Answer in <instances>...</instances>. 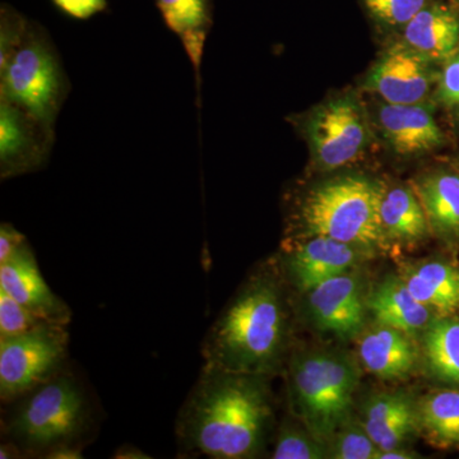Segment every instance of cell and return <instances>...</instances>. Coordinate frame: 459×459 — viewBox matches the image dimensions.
<instances>
[{
	"label": "cell",
	"instance_id": "1",
	"mask_svg": "<svg viewBox=\"0 0 459 459\" xmlns=\"http://www.w3.org/2000/svg\"><path fill=\"white\" fill-rule=\"evenodd\" d=\"M263 377L204 364L178 413L180 452L188 457H255L272 415Z\"/></svg>",
	"mask_w": 459,
	"mask_h": 459
},
{
	"label": "cell",
	"instance_id": "2",
	"mask_svg": "<svg viewBox=\"0 0 459 459\" xmlns=\"http://www.w3.org/2000/svg\"><path fill=\"white\" fill-rule=\"evenodd\" d=\"M286 314L273 277L250 280L223 310L202 344L205 365L265 376L282 351Z\"/></svg>",
	"mask_w": 459,
	"mask_h": 459
},
{
	"label": "cell",
	"instance_id": "3",
	"mask_svg": "<svg viewBox=\"0 0 459 459\" xmlns=\"http://www.w3.org/2000/svg\"><path fill=\"white\" fill-rule=\"evenodd\" d=\"M16 402L3 421V435L20 448L23 457L44 458L57 446H81L92 424L86 389L66 369Z\"/></svg>",
	"mask_w": 459,
	"mask_h": 459
},
{
	"label": "cell",
	"instance_id": "4",
	"mask_svg": "<svg viewBox=\"0 0 459 459\" xmlns=\"http://www.w3.org/2000/svg\"><path fill=\"white\" fill-rule=\"evenodd\" d=\"M382 186L359 177L340 178L322 184L305 197L300 221L309 237H325L373 247L386 238L380 220Z\"/></svg>",
	"mask_w": 459,
	"mask_h": 459
},
{
	"label": "cell",
	"instance_id": "5",
	"mask_svg": "<svg viewBox=\"0 0 459 459\" xmlns=\"http://www.w3.org/2000/svg\"><path fill=\"white\" fill-rule=\"evenodd\" d=\"M71 89L49 32L30 20L20 44L0 60V98L56 126Z\"/></svg>",
	"mask_w": 459,
	"mask_h": 459
},
{
	"label": "cell",
	"instance_id": "6",
	"mask_svg": "<svg viewBox=\"0 0 459 459\" xmlns=\"http://www.w3.org/2000/svg\"><path fill=\"white\" fill-rule=\"evenodd\" d=\"M359 370L336 353L303 356L292 365L291 394L299 416L319 442L332 439L346 424Z\"/></svg>",
	"mask_w": 459,
	"mask_h": 459
},
{
	"label": "cell",
	"instance_id": "7",
	"mask_svg": "<svg viewBox=\"0 0 459 459\" xmlns=\"http://www.w3.org/2000/svg\"><path fill=\"white\" fill-rule=\"evenodd\" d=\"M65 325L45 323L21 336L0 338V400H20L66 369Z\"/></svg>",
	"mask_w": 459,
	"mask_h": 459
},
{
	"label": "cell",
	"instance_id": "8",
	"mask_svg": "<svg viewBox=\"0 0 459 459\" xmlns=\"http://www.w3.org/2000/svg\"><path fill=\"white\" fill-rule=\"evenodd\" d=\"M56 144V126L0 98V178L44 169Z\"/></svg>",
	"mask_w": 459,
	"mask_h": 459
},
{
	"label": "cell",
	"instance_id": "9",
	"mask_svg": "<svg viewBox=\"0 0 459 459\" xmlns=\"http://www.w3.org/2000/svg\"><path fill=\"white\" fill-rule=\"evenodd\" d=\"M307 132L314 157L325 170L355 161L368 140L364 117L351 98L334 99L316 108Z\"/></svg>",
	"mask_w": 459,
	"mask_h": 459
},
{
	"label": "cell",
	"instance_id": "10",
	"mask_svg": "<svg viewBox=\"0 0 459 459\" xmlns=\"http://www.w3.org/2000/svg\"><path fill=\"white\" fill-rule=\"evenodd\" d=\"M0 289L44 322L65 327L71 323L74 312L42 277L29 243L0 264Z\"/></svg>",
	"mask_w": 459,
	"mask_h": 459
},
{
	"label": "cell",
	"instance_id": "11",
	"mask_svg": "<svg viewBox=\"0 0 459 459\" xmlns=\"http://www.w3.org/2000/svg\"><path fill=\"white\" fill-rule=\"evenodd\" d=\"M427 57L407 44H395L377 60L368 77V89L386 104H420L431 87Z\"/></svg>",
	"mask_w": 459,
	"mask_h": 459
},
{
	"label": "cell",
	"instance_id": "12",
	"mask_svg": "<svg viewBox=\"0 0 459 459\" xmlns=\"http://www.w3.org/2000/svg\"><path fill=\"white\" fill-rule=\"evenodd\" d=\"M307 307L322 331L340 337L358 334L364 325L360 285L351 274L341 273L307 292Z\"/></svg>",
	"mask_w": 459,
	"mask_h": 459
},
{
	"label": "cell",
	"instance_id": "13",
	"mask_svg": "<svg viewBox=\"0 0 459 459\" xmlns=\"http://www.w3.org/2000/svg\"><path fill=\"white\" fill-rule=\"evenodd\" d=\"M362 247L325 237H310L287 256V270L295 285L309 292L319 283L351 268L360 259Z\"/></svg>",
	"mask_w": 459,
	"mask_h": 459
},
{
	"label": "cell",
	"instance_id": "14",
	"mask_svg": "<svg viewBox=\"0 0 459 459\" xmlns=\"http://www.w3.org/2000/svg\"><path fill=\"white\" fill-rule=\"evenodd\" d=\"M379 124L386 141L401 155L428 152L444 142L430 110L419 104H386L380 108Z\"/></svg>",
	"mask_w": 459,
	"mask_h": 459
},
{
	"label": "cell",
	"instance_id": "15",
	"mask_svg": "<svg viewBox=\"0 0 459 459\" xmlns=\"http://www.w3.org/2000/svg\"><path fill=\"white\" fill-rule=\"evenodd\" d=\"M404 41L430 60H446L459 50V16L444 4H428L404 26Z\"/></svg>",
	"mask_w": 459,
	"mask_h": 459
},
{
	"label": "cell",
	"instance_id": "16",
	"mask_svg": "<svg viewBox=\"0 0 459 459\" xmlns=\"http://www.w3.org/2000/svg\"><path fill=\"white\" fill-rule=\"evenodd\" d=\"M364 428L379 452L401 448L420 429L418 407L406 394L376 395L365 409Z\"/></svg>",
	"mask_w": 459,
	"mask_h": 459
},
{
	"label": "cell",
	"instance_id": "17",
	"mask_svg": "<svg viewBox=\"0 0 459 459\" xmlns=\"http://www.w3.org/2000/svg\"><path fill=\"white\" fill-rule=\"evenodd\" d=\"M166 27L178 36L201 86L204 45L213 23L212 0H155Z\"/></svg>",
	"mask_w": 459,
	"mask_h": 459
},
{
	"label": "cell",
	"instance_id": "18",
	"mask_svg": "<svg viewBox=\"0 0 459 459\" xmlns=\"http://www.w3.org/2000/svg\"><path fill=\"white\" fill-rule=\"evenodd\" d=\"M362 364L382 379H402L413 370L419 351L409 334L379 325L365 334L359 343Z\"/></svg>",
	"mask_w": 459,
	"mask_h": 459
},
{
	"label": "cell",
	"instance_id": "19",
	"mask_svg": "<svg viewBox=\"0 0 459 459\" xmlns=\"http://www.w3.org/2000/svg\"><path fill=\"white\" fill-rule=\"evenodd\" d=\"M368 307L379 325L397 329L409 336L428 328L433 313L411 294L402 277L380 283L368 299Z\"/></svg>",
	"mask_w": 459,
	"mask_h": 459
},
{
	"label": "cell",
	"instance_id": "20",
	"mask_svg": "<svg viewBox=\"0 0 459 459\" xmlns=\"http://www.w3.org/2000/svg\"><path fill=\"white\" fill-rule=\"evenodd\" d=\"M411 294L437 316L459 312V268L446 262H425L402 277Z\"/></svg>",
	"mask_w": 459,
	"mask_h": 459
},
{
	"label": "cell",
	"instance_id": "21",
	"mask_svg": "<svg viewBox=\"0 0 459 459\" xmlns=\"http://www.w3.org/2000/svg\"><path fill=\"white\" fill-rule=\"evenodd\" d=\"M416 195L427 213L429 225L446 243L459 241V177L440 172L425 178Z\"/></svg>",
	"mask_w": 459,
	"mask_h": 459
},
{
	"label": "cell",
	"instance_id": "22",
	"mask_svg": "<svg viewBox=\"0 0 459 459\" xmlns=\"http://www.w3.org/2000/svg\"><path fill=\"white\" fill-rule=\"evenodd\" d=\"M380 220L386 240L404 244L422 240L430 230L418 195L402 186L383 192Z\"/></svg>",
	"mask_w": 459,
	"mask_h": 459
},
{
	"label": "cell",
	"instance_id": "23",
	"mask_svg": "<svg viewBox=\"0 0 459 459\" xmlns=\"http://www.w3.org/2000/svg\"><path fill=\"white\" fill-rule=\"evenodd\" d=\"M418 410L420 429L429 442L437 448H459V391L433 392Z\"/></svg>",
	"mask_w": 459,
	"mask_h": 459
},
{
	"label": "cell",
	"instance_id": "24",
	"mask_svg": "<svg viewBox=\"0 0 459 459\" xmlns=\"http://www.w3.org/2000/svg\"><path fill=\"white\" fill-rule=\"evenodd\" d=\"M425 355L437 379L459 386V318L437 316L428 325Z\"/></svg>",
	"mask_w": 459,
	"mask_h": 459
},
{
	"label": "cell",
	"instance_id": "25",
	"mask_svg": "<svg viewBox=\"0 0 459 459\" xmlns=\"http://www.w3.org/2000/svg\"><path fill=\"white\" fill-rule=\"evenodd\" d=\"M45 323L0 289V338L21 336Z\"/></svg>",
	"mask_w": 459,
	"mask_h": 459
},
{
	"label": "cell",
	"instance_id": "26",
	"mask_svg": "<svg viewBox=\"0 0 459 459\" xmlns=\"http://www.w3.org/2000/svg\"><path fill=\"white\" fill-rule=\"evenodd\" d=\"M325 457L322 442L312 434H303L294 428L285 427L280 431L274 459H319Z\"/></svg>",
	"mask_w": 459,
	"mask_h": 459
},
{
	"label": "cell",
	"instance_id": "27",
	"mask_svg": "<svg viewBox=\"0 0 459 459\" xmlns=\"http://www.w3.org/2000/svg\"><path fill=\"white\" fill-rule=\"evenodd\" d=\"M377 455H379V448L364 427L350 425V427L341 428L338 430L332 457L337 459H377Z\"/></svg>",
	"mask_w": 459,
	"mask_h": 459
},
{
	"label": "cell",
	"instance_id": "28",
	"mask_svg": "<svg viewBox=\"0 0 459 459\" xmlns=\"http://www.w3.org/2000/svg\"><path fill=\"white\" fill-rule=\"evenodd\" d=\"M368 11L389 26H406L421 9L429 4V0H364Z\"/></svg>",
	"mask_w": 459,
	"mask_h": 459
},
{
	"label": "cell",
	"instance_id": "29",
	"mask_svg": "<svg viewBox=\"0 0 459 459\" xmlns=\"http://www.w3.org/2000/svg\"><path fill=\"white\" fill-rule=\"evenodd\" d=\"M57 11L74 20L87 21L108 8V0H50Z\"/></svg>",
	"mask_w": 459,
	"mask_h": 459
},
{
	"label": "cell",
	"instance_id": "30",
	"mask_svg": "<svg viewBox=\"0 0 459 459\" xmlns=\"http://www.w3.org/2000/svg\"><path fill=\"white\" fill-rule=\"evenodd\" d=\"M439 98L448 105H459V50L446 63L440 80Z\"/></svg>",
	"mask_w": 459,
	"mask_h": 459
},
{
	"label": "cell",
	"instance_id": "31",
	"mask_svg": "<svg viewBox=\"0 0 459 459\" xmlns=\"http://www.w3.org/2000/svg\"><path fill=\"white\" fill-rule=\"evenodd\" d=\"M27 243L29 240L22 232L18 231L11 223L3 222L0 225V264L16 255Z\"/></svg>",
	"mask_w": 459,
	"mask_h": 459
},
{
	"label": "cell",
	"instance_id": "32",
	"mask_svg": "<svg viewBox=\"0 0 459 459\" xmlns=\"http://www.w3.org/2000/svg\"><path fill=\"white\" fill-rule=\"evenodd\" d=\"M44 458L48 459H81L82 455V446L77 444H69V446H60L54 448L53 451L47 453Z\"/></svg>",
	"mask_w": 459,
	"mask_h": 459
},
{
	"label": "cell",
	"instance_id": "33",
	"mask_svg": "<svg viewBox=\"0 0 459 459\" xmlns=\"http://www.w3.org/2000/svg\"><path fill=\"white\" fill-rule=\"evenodd\" d=\"M115 458L124 459H142L151 458L146 453L141 452L140 449L133 448V446H126L120 448L119 451L115 453Z\"/></svg>",
	"mask_w": 459,
	"mask_h": 459
},
{
	"label": "cell",
	"instance_id": "34",
	"mask_svg": "<svg viewBox=\"0 0 459 459\" xmlns=\"http://www.w3.org/2000/svg\"><path fill=\"white\" fill-rule=\"evenodd\" d=\"M23 457L22 452L20 451L17 446H14L12 442H5L0 446V458H21Z\"/></svg>",
	"mask_w": 459,
	"mask_h": 459
},
{
	"label": "cell",
	"instance_id": "35",
	"mask_svg": "<svg viewBox=\"0 0 459 459\" xmlns=\"http://www.w3.org/2000/svg\"><path fill=\"white\" fill-rule=\"evenodd\" d=\"M413 453L404 451L402 448L391 449V451L379 452L377 458L379 459H409L415 458Z\"/></svg>",
	"mask_w": 459,
	"mask_h": 459
}]
</instances>
